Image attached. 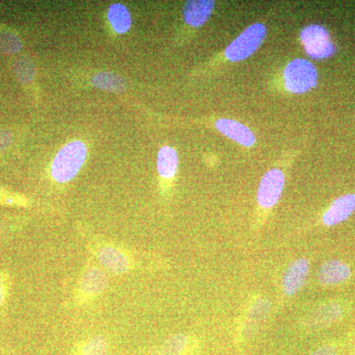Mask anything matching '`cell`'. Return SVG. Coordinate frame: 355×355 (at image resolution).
<instances>
[{"label": "cell", "mask_w": 355, "mask_h": 355, "mask_svg": "<svg viewBox=\"0 0 355 355\" xmlns=\"http://www.w3.org/2000/svg\"><path fill=\"white\" fill-rule=\"evenodd\" d=\"M87 156V148L81 141H72L60 149L51 165V176L58 183H67L78 174Z\"/></svg>", "instance_id": "1"}, {"label": "cell", "mask_w": 355, "mask_h": 355, "mask_svg": "<svg viewBox=\"0 0 355 355\" xmlns=\"http://www.w3.org/2000/svg\"><path fill=\"white\" fill-rule=\"evenodd\" d=\"M96 260L106 272L113 275H125L135 268L132 254L125 248L111 242H93L90 247Z\"/></svg>", "instance_id": "2"}, {"label": "cell", "mask_w": 355, "mask_h": 355, "mask_svg": "<svg viewBox=\"0 0 355 355\" xmlns=\"http://www.w3.org/2000/svg\"><path fill=\"white\" fill-rule=\"evenodd\" d=\"M109 286L106 270L98 266H89L81 273L74 293V300L78 306L92 302L99 297Z\"/></svg>", "instance_id": "3"}, {"label": "cell", "mask_w": 355, "mask_h": 355, "mask_svg": "<svg viewBox=\"0 0 355 355\" xmlns=\"http://www.w3.org/2000/svg\"><path fill=\"white\" fill-rule=\"evenodd\" d=\"M318 71L309 60L296 58L284 69V83L292 93H305L317 85Z\"/></svg>", "instance_id": "4"}, {"label": "cell", "mask_w": 355, "mask_h": 355, "mask_svg": "<svg viewBox=\"0 0 355 355\" xmlns=\"http://www.w3.org/2000/svg\"><path fill=\"white\" fill-rule=\"evenodd\" d=\"M266 29L261 23L248 27L225 50V57L231 62L246 60L258 50L266 37Z\"/></svg>", "instance_id": "5"}, {"label": "cell", "mask_w": 355, "mask_h": 355, "mask_svg": "<svg viewBox=\"0 0 355 355\" xmlns=\"http://www.w3.org/2000/svg\"><path fill=\"white\" fill-rule=\"evenodd\" d=\"M300 40L306 53L315 60H326L335 53L329 33L320 25H311L302 30Z\"/></svg>", "instance_id": "6"}, {"label": "cell", "mask_w": 355, "mask_h": 355, "mask_svg": "<svg viewBox=\"0 0 355 355\" xmlns=\"http://www.w3.org/2000/svg\"><path fill=\"white\" fill-rule=\"evenodd\" d=\"M286 178L279 169H272L266 172L261 179L258 190V202L263 209L275 207L282 197Z\"/></svg>", "instance_id": "7"}, {"label": "cell", "mask_w": 355, "mask_h": 355, "mask_svg": "<svg viewBox=\"0 0 355 355\" xmlns=\"http://www.w3.org/2000/svg\"><path fill=\"white\" fill-rule=\"evenodd\" d=\"M309 261L305 258L297 259L289 265L282 277V291L287 296L295 295L304 286L309 275Z\"/></svg>", "instance_id": "8"}, {"label": "cell", "mask_w": 355, "mask_h": 355, "mask_svg": "<svg viewBox=\"0 0 355 355\" xmlns=\"http://www.w3.org/2000/svg\"><path fill=\"white\" fill-rule=\"evenodd\" d=\"M343 315V308L336 302H329L313 311L306 320V328L310 331L323 330L336 323Z\"/></svg>", "instance_id": "9"}, {"label": "cell", "mask_w": 355, "mask_h": 355, "mask_svg": "<svg viewBox=\"0 0 355 355\" xmlns=\"http://www.w3.org/2000/svg\"><path fill=\"white\" fill-rule=\"evenodd\" d=\"M354 193L342 196V197L334 200L331 207L324 212L323 216L324 224L327 226H335L336 224L342 223L354 214Z\"/></svg>", "instance_id": "10"}, {"label": "cell", "mask_w": 355, "mask_h": 355, "mask_svg": "<svg viewBox=\"0 0 355 355\" xmlns=\"http://www.w3.org/2000/svg\"><path fill=\"white\" fill-rule=\"evenodd\" d=\"M270 303L265 298L258 299L248 311L242 330L243 336L245 338H250L256 335L257 331L260 330L261 327L270 316Z\"/></svg>", "instance_id": "11"}, {"label": "cell", "mask_w": 355, "mask_h": 355, "mask_svg": "<svg viewBox=\"0 0 355 355\" xmlns=\"http://www.w3.org/2000/svg\"><path fill=\"white\" fill-rule=\"evenodd\" d=\"M352 277V268L342 261H324L320 268L318 279L322 286H329L342 284Z\"/></svg>", "instance_id": "12"}, {"label": "cell", "mask_w": 355, "mask_h": 355, "mask_svg": "<svg viewBox=\"0 0 355 355\" xmlns=\"http://www.w3.org/2000/svg\"><path fill=\"white\" fill-rule=\"evenodd\" d=\"M216 127L225 137L234 140L243 146L250 147L254 146L256 142L254 133L238 121L220 119L216 121Z\"/></svg>", "instance_id": "13"}, {"label": "cell", "mask_w": 355, "mask_h": 355, "mask_svg": "<svg viewBox=\"0 0 355 355\" xmlns=\"http://www.w3.org/2000/svg\"><path fill=\"white\" fill-rule=\"evenodd\" d=\"M214 1L195 0L188 1L184 7V21L191 27L198 28L205 24L214 8Z\"/></svg>", "instance_id": "14"}, {"label": "cell", "mask_w": 355, "mask_h": 355, "mask_svg": "<svg viewBox=\"0 0 355 355\" xmlns=\"http://www.w3.org/2000/svg\"><path fill=\"white\" fill-rule=\"evenodd\" d=\"M191 340L184 334H177L168 338L149 355H190Z\"/></svg>", "instance_id": "15"}, {"label": "cell", "mask_w": 355, "mask_h": 355, "mask_svg": "<svg viewBox=\"0 0 355 355\" xmlns=\"http://www.w3.org/2000/svg\"><path fill=\"white\" fill-rule=\"evenodd\" d=\"M110 343L104 336H95L77 343L70 355H109Z\"/></svg>", "instance_id": "16"}, {"label": "cell", "mask_w": 355, "mask_h": 355, "mask_svg": "<svg viewBox=\"0 0 355 355\" xmlns=\"http://www.w3.org/2000/svg\"><path fill=\"white\" fill-rule=\"evenodd\" d=\"M178 168V155L172 147L164 146L159 150L157 157V170L159 175L164 179H171L176 175Z\"/></svg>", "instance_id": "17"}, {"label": "cell", "mask_w": 355, "mask_h": 355, "mask_svg": "<svg viewBox=\"0 0 355 355\" xmlns=\"http://www.w3.org/2000/svg\"><path fill=\"white\" fill-rule=\"evenodd\" d=\"M110 23L118 34H123L130 30L132 18L127 7L121 3H114L110 6L108 11Z\"/></svg>", "instance_id": "18"}, {"label": "cell", "mask_w": 355, "mask_h": 355, "mask_svg": "<svg viewBox=\"0 0 355 355\" xmlns=\"http://www.w3.org/2000/svg\"><path fill=\"white\" fill-rule=\"evenodd\" d=\"M92 83L95 87L111 92H123L128 88L127 81L113 72H101L96 74L93 77Z\"/></svg>", "instance_id": "19"}, {"label": "cell", "mask_w": 355, "mask_h": 355, "mask_svg": "<svg viewBox=\"0 0 355 355\" xmlns=\"http://www.w3.org/2000/svg\"><path fill=\"white\" fill-rule=\"evenodd\" d=\"M13 69L14 73L20 83H28L34 78L35 67L30 58H18L14 62Z\"/></svg>", "instance_id": "20"}, {"label": "cell", "mask_w": 355, "mask_h": 355, "mask_svg": "<svg viewBox=\"0 0 355 355\" xmlns=\"http://www.w3.org/2000/svg\"><path fill=\"white\" fill-rule=\"evenodd\" d=\"M22 49V42L16 35L9 32L0 33V51L4 53H15Z\"/></svg>", "instance_id": "21"}, {"label": "cell", "mask_w": 355, "mask_h": 355, "mask_svg": "<svg viewBox=\"0 0 355 355\" xmlns=\"http://www.w3.org/2000/svg\"><path fill=\"white\" fill-rule=\"evenodd\" d=\"M10 282L7 273L0 272V309L6 304L7 298L9 295Z\"/></svg>", "instance_id": "22"}, {"label": "cell", "mask_w": 355, "mask_h": 355, "mask_svg": "<svg viewBox=\"0 0 355 355\" xmlns=\"http://www.w3.org/2000/svg\"><path fill=\"white\" fill-rule=\"evenodd\" d=\"M12 144V135L7 130H0V153L6 150Z\"/></svg>", "instance_id": "23"}, {"label": "cell", "mask_w": 355, "mask_h": 355, "mask_svg": "<svg viewBox=\"0 0 355 355\" xmlns=\"http://www.w3.org/2000/svg\"><path fill=\"white\" fill-rule=\"evenodd\" d=\"M338 355H355V335L350 336L347 338L342 352Z\"/></svg>", "instance_id": "24"}, {"label": "cell", "mask_w": 355, "mask_h": 355, "mask_svg": "<svg viewBox=\"0 0 355 355\" xmlns=\"http://www.w3.org/2000/svg\"><path fill=\"white\" fill-rule=\"evenodd\" d=\"M310 355H338V352L335 345H328L319 347Z\"/></svg>", "instance_id": "25"}, {"label": "cell", "mask_w": 355, "mask_h": 355, "mask_svg": "<svg viewBox=\"0 0 355 355\" xmlns=\"http://www.w3.org/2000/svg\"><path fill=\"white\" fill-rule=\"evenodd\" d=\"M2 196V188L0 187V197Z\"/></svg>", "instance_id": "26"}]
</instances>
